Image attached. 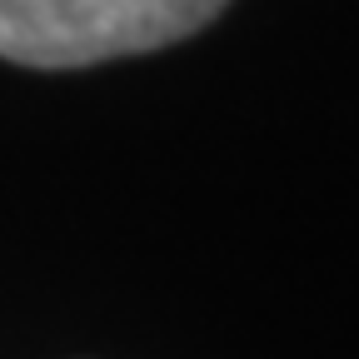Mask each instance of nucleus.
<instances>
[{"label": "nucleus", "instance_id": "1", "mask_svg": "<svg viewBox=\"0 0 359 359\" xmlns=\"http://www.w3.org/2000/svg\"><path fill=\"white\" fill-rule=\"evenodd\" d=\"M230 0H0V60L80 70L165 50L205 30Z\"/></svg>", "mask_w": 359, "mask_h": 359}]
</instances>
